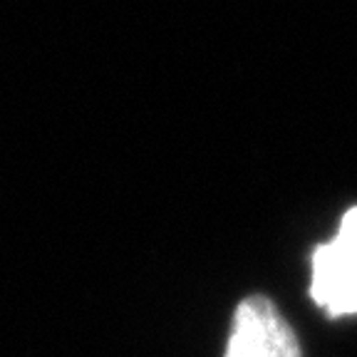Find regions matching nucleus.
<instances>
[{
	"label": "nucleus",
	"mask_w": 357,
	"mask_h": 357,
	"mask_svg": "<svg viewBox=\"0 0 357 357\" xmlns=\"http://www.w3.org/2000/svg\"><path fill=\"white\" fill-rule=\"evenodd\" d=\"M226 357H301V345L278 307L268 298L251 296L234 315Z\"/></svg>",
	"instance_id": "obj_1"
},
{
	"label": "nucleus",
	"mask_w": 357,
	"mask_h": 357,
	"mask_svg": "<svg viewBox=\"0 0 357 357\" xmlns=\"http://www.w3.org/2000/svg\"><path fill=\"white\" fill-rule=\"evenodd\" d=\"M312 301L330 315L357 312V268L337 253L333 243L320 245L312 256Z\"/></svg>",
	"instance_id": "obj_2"
},
{
	"label": "nucleus",
	"mask_w": 357,
	"mask_h": 357,
	"mask_svg": "<svg viewBox=\"0 0 357 357\" xmlns=\"http://www.w3.org/2000/svg\"><path fill=\"white\" fill-rule=\"evenodd\" d=\"M330 243L337 248V253H340L347 263H352V266L357 268V206L350 208V211L342 216L340 231H337L335 241H330Z\"/></svg>",
	"instance_id": "obj_3"
}]
</instances>
